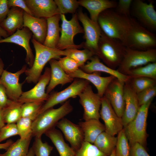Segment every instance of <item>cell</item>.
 Wrapping results in <instances>:
<instances>
[{"label": "cell", "mask_w": 156, "mask_h": 156, "mask_svg": "<svg viewBox=\"0 0 156 156\" xmlns=\"http://www.w3.org/2000/svg\"><path fill=\"white\" fill-rule=\"evenodd\" d=\"M131 19V17L120 15L109 9L99 14L97 22L104 34L120 41L124 45Z\"/></svg>", "instance_id": "6da1fadb"}, {"label": "cell", "mask_w": 156, "mask_h": 156, "mask_svg": "<svg viewBox=\"0 0 156 156\" xmlns=\"http://www.w3.org/2000/svg\"><path fill=\"white\" fill-rule=\"evenodd\" d=\"M31 42L35 51V56L32 66L27 68L25 73V81L28 83H37L47 63L52 59H59L65 56L64 50L48 48L37 41L33 36Z\"/></svg>", "instance_id": "7a4b0ae2"}, {"label": "cell", "mask_w": 156, "mask_h": 156, "mask_svg": "<svg viewBox=\"0 0 156 156\" xmlns=\"http://www.w3.org/2000/svg\"><path fill=\"white\" fill-rule=\"evenodd\" d=\"M73 109L69 100L57 108H51L39 114L32 122V137H41L43 134L55 127L59 121Z\"/></svg>", "instance_id": "3957f363"}, {"label": "cell", "mask_w": 156, "mask_h": 156, "mask_svg": "<svg viewBox=\"0 0 156 156\" xmlns=\"http://www.w3.org/2000/svg\"><path fill=\"white\" fill-rule=\"evenodd\" d=\"M98 46L97 56L106 65L116 70L122 60L127 47L120 41L106 36L102 31Z\"/></svg>", "instance_id": "277c9868"}, {"label": "cell", "mask_w": 156, "mask_h": 156, "mask_svg": "<svg viewBox=\"0 0 156 156\" xmlns=\"http://www.w3.org/2000/svg\"><path fill=\"white\" fill-rule=\"evenodd\" d=\"M124 45L127 47L140 51L155 49L156 35L131 18Z\"/></svg>", "instance_id": "5b68a950"}, {"label": "cell", "mask_w": 156, "mask_h": 156, "mask_svg": "<svg viewBox=\"0 0 156 156\" xmlns=\"http://www.w3.org/2000/svg\"><path fill=\"white\" fill-rule=\"evenodd\" d=\"M153 100L141 106L135 118L123 129L130 145L139 143L145 148L148 135L147 120L149 107Z\"/></svg>", "instance_id": "8992f818"}, {"label": "cell", "mask_w": 156, "mask_h": 156, "mask_svg": "<svg viewBox=\"0 0 156 156\" xmlns=\"http://www.w3.org/2000/svg\"><path fill=\"white\" fill-rule=\"evenodd\" d=\"M60 17L62 22L61 35L56 49L63 51L83 48L82 43L80 45H76L74 42V37L76 35L84 33L83 29L79 22L77 13L73 14L70 20H67L64 14H60Z\"/></svg>", "instance_id": "52a82bcc"}, {"label": "cell", "mask_w": 156, "mask_h": 156, "mask_svg": "<svg viewBox=\"0 0 156 156\" xmlns=\"http://www.w3.org/2000/svg\"><path fill=\"white\" fill-rule=\"evenodd\" d=\"M155 62H156V49L140 51L127 47L122 60L117 70L127 75L132 69Z\"/></svg>", "instance_id": "ba28073f"}, {"label": "cell", "mask_w": 156, "mask_h": 156, "mask_svg": "<svg viewBox=\"0 0 156 156\" xmlns=\"http://www.w3.org/2000/svg\"><path fill=\"white\" fill-rule=\"evenodd\" d=\"M89 83L90 82L87 80L76 78L73 80L70 86L64 90L59 92H54L49 95L47 100L41 107L38 116L56 105L66 101L71 97L78 96Z\"/></svg>", "instance_id": "9c48e42d"}, {"label": "cell", "mask_w": 156, "mask_h": 156, "mask_svg": "<svg viewBox=\"0 0 156 156\" xmlns=\"http://www.w3.org/2000/svg\"><path fill=\"white\" fill-rule=\"evenodd\" d=\"M77 14L78 20L83 26L86 40V42L82 43L83 48L89 50L97 56L99 51L98 42L102 32L98 22L92 21L81 10Z\"/></svg>", "instance_id": "30bf717a"}, {"label": "cell", "mask_w": 156, "mask_h": 156, "mask_svg": "<svg viewBox=\"0 0 156 156\" xmlns=\"http://www.w3.org/2000/svg\"><path fill=\"white\" fill-rule=\"evenodd\" d=\"M79 102L84 109L83 119L85 120L95 119L99 120L101 98L94 93L89 84L79 95Z\"/></svg>", "instance_id": "8fae6325"}, {"label": "cell", "mask_w": 156, "mask_h": 156, "mask_svg": "<svg viewBox=\"0 0 156 156\" xmlns=\"http://www.w3.org/2000/svg\"><path fill=\"white\" fill-rule=\"evenodd\" d=\"M131 7L133 15L140 24L147 29L156 30V12L153 1L147 3L141 0H133Z\"/></svg>", "instance_id": "7c38bea8"}, {"label": "cell", "mask_w": 156, "mask_h": 156, "mask_svg": "<svg viewBox=\"0 0 156 156\" xmlns=\"http://www.w3.org/2000/svg\"><path fill=\"white\" fill-rule=\"evenodd\" d=\"M50 68L47 67L43 74L40 77L36 85L29 91L22 92L18 101L25 103L40 102H44L49 95L45 92L47 86L48 85L51 77Z\"/></svg>", "instance_id": "4fadbf2b"}, {"label": "cell", "mask_w": 156, "mask_h": 156, "mask_svg": "<svg viewBox=\"0 0 156 156\" xmlns=\"http://www.w3.org/2000/svg\"><path fill=\"white\" fill-rule=\"evenodd\" d=\"M26 64L15 73L4 70L0 78V83L3 86L8 99L13 101H17L23 92V83L19 82V77L27 69Z\"/></svg>", "instance_id": "5bb4252c"}, {"label": "cell", "mask_w": 156, "mask_h": 156, "mask_svg": "<svg viewBox=\"0 0 156 156\" xmlns=\"http://www.w3.org/2000/svg\"><path fill=\"white\" fill-rule=\"evenodd\" d=\"M100 114L104 123L105 131L108 133L115 136L123 129L121 118L117 114L104 96L101 98Z\"/></svg>", "instance_id": "9a60e30c"}, {"label": "cell", "mask_w": 156, "mask_h": 156, "mask_svg": "<svg viewBox=\"0 0 156 156\" xmlns=\"http://www.w3.org/2000/svg\"><path fill=\"white\" fill-rule=\"evenodd\" d=\"M125 83L117 78H115L109 85L104 95L117 114L121 118L125 106L124 91Z\"/></svg>", "instance_id": "2e32d148"}, {"label": "cell", "mask_w": 156, "mask_h": 156, "mask_svg": "<svg viewBox=\"0 0 156 156\" xmlns=\"http://www.w3.org/2000/svg\"><path fill=\"white\" fill-rule=\"evenodd\" d=\"M32 34L29 29L23 27L21 29L17 30L14 33L7 38L0 40V43H13L22 47L26 51L25 62L29 68H30L33 64L35 58L29 44Z\"/></svg>", "instance_id": "e0dca14e"}, {"label": "cell", "mask_w": 156, "mask_h": 156, "mask_svg": "<svg viewBox=\"0 0 156 156\" xmlns=\"http://www.w3.org/2000/svg\"><path fill=\"white\" fill-rule=\"evenodd\" d=\"M56 126L62 132L71 147L76 151L84 142L83 133L79 125L64 118Z\"/></svg>", "instance_id": "ac0fdd59"}, {"label": "cell", "mask_w": 156, "mask_h": 156, "mask_svg": "<svg viewBox=\"0 0 156 156\" xmlns=\"http://www.w3.org/2000/svg\"><path fill=\"white\" fill-rule=\"evenodd\" d=\"M124 91L125 106L121 119L124 127L135 118L140 106L137 93L133 90L128 81L125 83Z\"/></svg>", "instance_id": "d6986e66"}, {"label": "cell", "mask_w": 156, "mask_h": 156, "mask_svg": "<svg viewBox=\"0 0 156 156\" xmlns=\"http://www.w3.org/2000/svg\"><path fill=\"white\" fill-rule=\"evenodd\" d=\"M24 0L32 15L35 17L47 19L59 14L54 0Z\"/></svg>", "instance_id": "ffe728a7"}, {"label": "cell", "mask_w": 156, "mask_h": 156, "mask_svg": "<svg viewBox=\"0 0 156 156\" xmlns=\"http://www.w3.org/2000/svg\"><path fill=\"white\" fill-rule=\"evenodd\" d=\"M100 72H95L86 73L79 68L75 72L68 74L70 77L80 78L87 80L92 83L95 87L97 94L102 97L107 86L111 82L116 78L112 75L106 77L101 76Z\"/></svg>", "instance_id": "44dd1931"}, {"label": "cell", "mask_w": 156, "mask_h": 156, "mask_svg": "<svg viewBox=\"0 0 156 156\" xmlns=\"http://www.w3.org/2000/svg\"><path fill=\"white\" fill-rule=\"evenodd\" d=\"M23 27L29 29L33 34L32 36L37 41L43 44L47 31V19L36 17L24 12Z\"/></svg>", "instance_id": "7402d4cb"}, {"label": "cell", "mask_w": 156, "mask_h": 156, "mask_svg": "<svg viewBox=\"0 0 156 156\" xmlns=\"http://www.w3.org/2000/svg\"><path fill=\"white\" fill-rule=\"evenodd\" d=\"M80 68L83 72L88 73L95 72H104L114 76L125 83L127 82L131 78L130 76L122 74L117 70L108 67L101 62L99 57L96 55H94L90 61Z\"/></svg>", "instance_id": "603a6c76"}, {"label": "cell", "mask_w": 156, "mask_h": 156, "mask_svg": "<svg viewBox=\"0 0 156 156\" xmlns=\"http://www.w3.org/2000/svg\"><path fill=\"white\" fill-rule=\"evenodd\" d=\"M79 5L86 8L88 11L90 18L93 21L97 22L99 14L107 10L115 8L117 3L109 0H79Z\"/></svg>", "instance_id": "cb8c5ba5"}, {"label": "cell", "mask_w": 156, "mask_h": 156, "mask_svg": "<svg viewBox=\"0 0 156 156\" xmlns=\"http://www.w3.org/2000/svg\"><path fill=\"white\" fill-rule=\"evenodd\" d=\"M51 67V75L49 83L47 87L46 93L49 94L57 86H62L72 82L74 79L66 74L62 68L58 60L52 59L49 61Z\"/></svg>", "instance_id": "d4e9b609"}, {"label": "cell", "mask_w": 156, "mask_h": 156, "mask_svg": "<svg viewBox=\"0 0 156 156\" xmlns=\"http://www.w3.org/2000/svg\"><path fill=\"white\" fill-rule=\"evenodd\" d=\"M24 13V11L18 7H12L10 9L6 17L0 23L9 36L23 27Z\"/></svg>", "instance_id": "484cf974"}, {"label": "cell", "mask_w": 156, "mask_h": 156, "mask_svg": "<svg viewBox=\"0 0 156 156\" xmlns=\"http://www.w3.org/2000/svg\"><path fill=\"white\" fill-rule=\"evenodd\" d=\"M47 19V33L43 44L48 48L56 49L60 36V27L59 26V22L61 19L60 15L57 14Z\"/></svg>", "instance_id": "4316f807"}, {"label": "cell", "mask_w": 156, "mask_h": 156, "mask_svg": "<svg viewBox=\"0 0 156 156\" xmlns=\"http://www.w3.org/2000/svg\"><path fill=\"white\" fill-rule=\"evenodd\" d=\"M79 125L83 133L84 141L93 144L98 136L105 130V127L99 120L92 119L80 121Z\"/></svg>", "instance_id": "83f0119b"}, {"label": "cell", "mask_w": 156, "mask_h": 156, "mask_svg": "<svg viewBox=\"0 0 156 156\" xmlns=\"http://www.w3.org/2000/svg\"><path fill=\"white\" fill-rule=\"evenodd\" d=\"M45 134L51 140L60 156H75L76 151L65 142L59 130L54 127L47 131Z\"/></svg>", "instance_id": "f1b7e54d"}, {"label": "cell", "mask_w": 156, "mask_h": 156, "mask_svg": "<svg viewBox=\"0 0 156 156\" xmlns=\"http://www.w3.org/2000/svg\"><path fill=\"white\" fill-rule=\"evenodd\" d=\"M117 141V137L105 131L98 136L93 144L100 151L109 156L115 148Z\"/></svg>", "instance_id": "f546056e"}, {"label": "cell", "mask_w": 156, "mask_h": 156, "mask_svg": "<svg viewBox=\"0 0 156 156\" xmlns=\"http://www.w3.org/2000/svg\"><path fill=\"white\" fill-rule=\"evenodd\" d=\"M31 138L18 139L10 145L5 153H0V156H26Z\"/></svg>", "instance_id": "4dcf8cb0"}, {"label": "cell", "mask_w": 156, "mask_h": 156, "mask_svg": "<svg viewBox=\"0 0 156 156\" xmlns=\"http://www.w3.org/2000/svg\"><path fill=\"white\" fill-rule=\"evenodd\" d=\"M23 104L18 101L10 102L2 109L5 123H15L21 117V106Z\"/></svg>", "instance_id": "1f68e13d"}, {"label": "cell", "mask_w": 156, "mask_h": 156, "mask_svg": "<svg viewBox=\"0 0 156 156\" xmlns=\"http://www.w3.org/2000/svg\"><path fill=\"white\" fill-rule=\"evenodd\" d=\"M127 75L132 78L145 77L156 80V62L150 63L132 69Z\"/></svg>", "instance_id": "d6a6232c"}, {"label": "cell", "mask_w": 156, "mask_h": 156, "mask_svg": "<svg viewBox=\"0 0 156 156\" xmlns=\"http://www.w3.org/2000/svg\"><path fill=\"white\" fill-rule=\"evenodd\" d=\"M65 56L69 57L76 61L80 68L84 65L88 60H90L94 55L89 50L84 49L79 50L78 49H70L64 50Z\"/></svg>", "instance_id": "836d02e7"}, {"label": "cell", "mask_w": 156, "mask_h": 156, "mask_svg": "<svg viewBox=\"0 0 156 156\" xmlns=\"http://www.w3.org/2000/svg\"><path fill=\"white\" fill-rule=\"evenodd\" d=\"M128 82L133 90L136 93L156 85V80L145 77H131Z\"/></svg>", "instance_id": "e575fe53"}, {"label": "cell", "mask_w": 156, "mask_h": 156, "mask_svg": "<svg viewBox=\"0 0 156 156\" xmlns=\"http://www.w3.org/2000/svg\"><path fill=\"white\" fill-rule=\"evenodd\" d=\"M117 134L115 148L116 156H130V146L124 129Z\"/></svg>", "instance_id": "d590c367"}, {"label": "cell", "mask_w": 156, "mask_h": 156, "mask_svg": "<svg viewBox=\"0 0 156 156\" xmlns=\"http://www.w3.org/2000/svg\"><path fill=\"white\" fill-rule=\"evenodd\" d=\"M33 120L27 117H21L16 122V125L20 138L25 139L32 138Z\"/></svg>", "instance_id": "8d00e7d4"}, {"label": "cell", "mask_w": 156, "mask_h": 156, "mask_svg": "<svg viewBox=\"0 0 156 156\" xmlns=\"http://www.w3.org/2000/svg\"><path fill=\"white\" fill-rule=\"evenodd\" d=\"M44 102L25 103L21 106V117L29 118L33 121L38 116L39 111Z\"/></svg>", "instance_id": "74e56055"}, {"label": "cell", "mask_w": 156, "mask_h": 156, "mask_svg": "<svg viewBox=\"0 0 156 156\" xmlns=\"http://www.w3.org/2000/svg\"><path fill=\"white\" fill-rule=\"evenodd\" d=\"M60 14H74L79 5L76 0H55Z\"/></svg>", "instance_id": "f35d334b"}, {"label": "cell", "mask_w": 156, "mask_h": 156, "mask_svg": "<svg viewBox=\"0 0 156 156\" xmlns=\"http://www.w3.org/2000/svg\"><path fill=\"white\" fill-rule=\"evenodd\" d=\"M75 156H109L100 151L92 144L84 141L76 151Z\"/></svg>", "instance_id": "ab89813d"}, {"label": "cell", "mask_w": 156, "mask_h": 156, "mask_svg": "<svg viewBox=\"0 0 156 156\" xmlns=\"http://www.w3.org/2000/svg\"><path fill=\"white\" fill-rule=\"evenodd\" d=\"M32 148L35 156H49L53 149L47 143L43 142L41 137L35 138Z\"/></svg>", "instance_id": "60d3db41"}, {"label": "cell", "mask_w": 156, "mask_h": 156, "mask_svg": "<svg viewBox=\"0 0 156 156\" xmlns=\"http://www.w3.org/2000/svg\"><path fill=\"white\" fill-rule=\"evenodd\" d=\"M58 61L62 68L67 74L75 72L80 68L76 61L68 56L60 57Z\"/></svg>", "instance_id": "b9f144b4"}, {"label": "cell", "mask_w": 156, "mask_h": 156, "mask_svg": "<svg viewBox=\"0 0 156 156\" xmlns=\"http://www.w3.org/2000/svg\"><path fill=\"white\" fill-rule=\"evenodd\" d=\"M140 106L144 105L149 101L153 100L156 95V85L148 88L137 93Z\"/></svg>", "instance_id": "7bdbcfd3"}, {"label": "cell", "mask_w": 156, "mask_h": 156, "mask_svg": "<svg viewBox=\"0 0 156 156\" xmlns=\"http://www.w3.org/2000/svg\"><path fill=\"white\" fill-rule=\"evenodd\" d=\"M18 135L16 124L5 125L0 130V143L10 137Z\"/></svg>", "instance_id": "ee69618b"}, {"label": "cell", "mask_w": 156, "mask_h": 156, "mask_svg": "<svg viewBox=\"0 0 156 156\" xmlns=\"http://www.w3.org/2000/svg\"><path fill=\"white\" fill-rule=\"evenodd\" d=\"M132 0H119L115 11L117 13L131 18L130 11Z\"/></svg>", "instance_id": "f6af8a7d"}, {"label": "cell", "mask_w": 156, "mask_h": 156, "mask_svg": "<svg viewBox=\"0 0 156 156\" xmlns=\"http://www.w3.org/2000/svg\"><path fill=\"white\" fill-rule=\"evenodd\" d=\"M130 156H150L145 148L139 143L130 145Z\"/></svg>", "instance_id": "bcb514c9"}, {"label": "cell", "mask_w": 156, "mask_h": 156, "mask_svg": "<svg viewBox=\"0 0 156 156\" xmlns=\"http://www.w3.org/2000/svg\"><path fill=\"white\" fill-rule=\"evenodd\" d=\"M8 4L9 8L12 7H18L22 9L28 14L33 16L24 0H8Z\"/></svg>", "instance_id": "7dc6e473"}, {"label": "cell", "mask_w": 156, "mask_h": 156, "mask_svg": "<svg viewBox=\"0 0 156 156\" xmlns=\"http://www.w3.org/2000/svg\"><path fill=\"white\" fill-rule=\"evenodd\" d=\"M9 10L8 0H0V23L6 18Z\"/></svg>", "instance_id": "c3c4849f"}, {"label": "cell", "mask_w": 156, "mask_h": 156, "mask_svg": "<svg viewBox=\"0 0 156 156\" xmlns=\"http://www.w3.org/2000/svg\"><path fill=\"white\" fill-rule=\"evenodd\" d=\"M11 101L8 98L4 88L0 83V109H3Z\"/></svg>", "instance_id": "681fc988"}, {"label": "cell", "mask_w": 156, "mask_h": 156, "mask_svg": "<svg viewBox=\"0 0 156 156\" xmlns=\"http://www.w3.org/2000/svg\"><path fill=\"white\" fill-rule=\"evenodd\" d=\"M14 142L11 140H8L6 142L1 144L0 143V149H4L7 150L8 148Z\"/></svg>", "instance_id": "f907efd6"}, {"label": "cell", "mask_w": 156, "mask_h": 156, "mask_svg": "<svg viewBox=\"0 0 156 156\" xmlns=\"http://www.w3.org/2000/svg\"><path fill=\"white\" fill-rule=\"evenodd\" d=\"M9 36L7 33L5 31L0 25V40L2 38H5Z\"/></svg>", "instance_id": "816d5d0a"}, {"label": "cell", "mask_w": 156, "mask_h": 156, "mask_svg": "<svg viewBox=\"0 0 156 156\" xmlns=\"http://www.w3.org/2000/svg\"><path fill=\"white\" fill-rule=\"evenodd\" d=\"M3 117L2 109H0V130L5 125Z\"/></svg>", "instance_id": "f5cc1de1"}, {"label": "cell", "mask_w": 156, "mask_h": 156, "mask_svg": "<svg viewBox=\"0 0 156 156\" xmlns=\"http://www.w3.org/2000/svg\"><path fill=\"white\" fill-rule=\"evenodd\" d=\"M4 64L3 62L2 59L0 57V78L4 70Z\"/></svg>", "instance_id": "db71d44e"}, {"label": "cell", "mask_w": 156, "mask_h": 156, "mask_svg": "<svg viewBox=\"0 0 156 156\" xmlns=\"http://www.w3.org/2000/svg\"><path fill=\"white\" fill-rule=\"evenodd\" d=\"M26 156H35L32 147L30 148L29 149Z\"/></svg>", "instance_id": "11a10c76"}, {"label": "cell", "mask_w": 156, "mask_h": 156, "mask_svg": "<svg viewBox=\"0 0 156 156\" xmlns=\"http://www.w3.org/2000/svg\"><path fill=\"white\" fill-rule=\"evenodd\" d=\"M109 156H116L115 153V148L113 150L110 155Z\"/></svg>", "instance_id": "9f6ffc18"}]
</instances>
